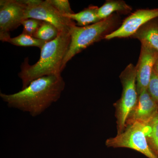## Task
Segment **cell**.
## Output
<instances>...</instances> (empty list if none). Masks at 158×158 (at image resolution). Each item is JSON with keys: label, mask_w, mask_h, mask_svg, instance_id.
Listing matches in <instances>:
<instances>
[{"label": "cell", "mask_w": 158, "mask_h": 158, "mask_svg": "<svg viewBox=\"0 0 158 158\" xmlns=\"http://www.w3.org/2000/svg\"><path fill=\"white\" fill-rule=\"evenodd\" d=\"M61 75L41 77L34 80L23 89L13 94L0 93L3 101L10 108L38 116L57 102L65 88Z\"/></svg>", "instance_id": "obj_1"}, {"label": "cell", "mask_w": 158, "mask_h": 158, "mask_svg": "<svg viewBox=\"0 0 158 158\" xmlns=\"http://www.w3.org/2000/svg\"><path fill=\"white\" fill-rule=\"evenodd\" d=\"M70 41L69 32H60L56 38L46 43L40 49V57L36 63L30 65L28 59L26 58L21 65V71L18 74L22 81V89L41 77L61 75L62 62Z\"/></svg>", "instance_id": "obj_2"}, {"label": "cell", "mask_w": 158, "mask_h": 158, "mask_svg": "<svg viewBox=\"0 0 158 158\" xmlns=\"http://www.w3.org/2000/svg\"><path fill=\"white\" fill-rule=\"evenodd\" d=\"M116 22V17L113 15L107 19L90 25L79 27L75 24L73 26L69 32L71 41L62 62V72L74 56L110 34V31L115 27Z\"/></svg>", "instance_id": "obj_3"}, {"label": "cell", "mask_w": 158, "mask_h": 158, "mask_svg": "<svg viewBox=\"0 0 158 158\" xmlns=\"http://www.w3.org/2000/svg\"><path fill=\"white\" fill-rule=\"evenodd\" d=\"M123 91L121 98L116 104L117 135L123 132L128 118L138 101L136 66L130 64L120 75Z\"/></svg>", "instance_id": "obj_4"}, {"label": "cell", "mask_w": 158, "mask_h": 158, "mask_svg": "<svg viewBox=\"0 0 158 158\" xmlns=\"http://www.w3.org/2000/svg\"><path fill=\"white\" fill-rule=\"evenodd\" d=\"M108 147L131 148L141 152L148 158H158L148 142L145 124L135 122L128 125L123 132L107 139Z\"/></svg>", "instance_id": "obj_5"}, {"label": "cell", "mask_w": 158, "mask_h": 158, "mask_svg": "<svg viewBox=\"0 0 158 158\" xmlns=\"http://www.w3.org/2000/svg\"><path fill=\"white\" fill-rule=\"evenodd\" d=\"M27 6L21 0L0 1V40L6 42L10 31L21 25L25 19Z\"/></svg>", "instance_id": "obj_6"}, {"label": "cell", "mask_w": 158, "mask_h": 158, "mask_svg": "<svg viewBox=\"0 0 158 158\" xmlns=\"http://www.w3.org/2000/svg\"><path fill=\"white\" fill-rule=\"evenodd\" d=\"M32 18L50 23L59 32H69L75 22L59 13L50 3L49 0L41 1L32 6L27 7L25 19Z\"/></svg>", "instance_id": "obj_7"}, {"label": "cell", "mask_w": 158, "mask_h": 158, "mask_svg": "<svg viewBox=\"0 0 158 158\" xmlns=\"http://www.w3.org/2000/svg\"><path fill=\"white\" fill-rule=\"evenodd\" d=\"M156 18H158V9L137 10L125 19L118 29L106 35L104 39L132 37L143 25Z\"/></svg>", "instance_id": "obj_8"}, {"label": "cell", "mask_w": 158, "mask_h": 158, "mask_svg": "<svg viewBox=\"0 0 158 158\" xmlns=\"http://www.w3.org/2000/svg\"><path fill=\"white\" fill-rule=\"evenodd\" d=\"M158 59V52L144 43H141V52L137 70V88L139 95L147 90L154 67Z\"/></svg>", "instance_id": "obj_9"}, {"label": "cell", "mask_w": 158, "mask_h": 158, "mask_svg": "<svg viewBox=\"0 0 158 158\" xmlns=\"http://www.w3.org/2000/svg\"><path fill=\"white\" fill-rule=\"evenodd\" d=\"M158 104L146 90L138 95L135 107L128 118L126 127L135 122L146 124L157 116Z\"/></svg>", "instance_id": "obj_10"}, {"label": "cell", "mask_w": 158, "mask_h": 158, "mask_svg": "<svg viewBox=\"0 0 158 158\" xmlns=\"http://www.w3.org/2000/svg\"><path fill=\"white\" fill-rule=\"evenodd\" d=\"M131 37L139 40L141 43L147 44L158 52V18L144 24Z\"/></svg>", "instance_id": "obj_11"}, {"label": "cell", "mask_w": 158, "mask_h": 158, "mask_svg": "<svg viewBox=\"0 0 158 158\" xmlns=\"http://www.w3.org/2000/svg\"><path fill=\"white\" fill-rule=\"evenodd\" d=\"M98 8L96 6H89L78 13L66 15L65 16L73 21H76L77 26L85 27L101 21L98 17Z\"/></svg>", "instance_id": "obj_12"}, {"label": "cell", "mask_w": 158, "mask_h": 158, "mask_svg": "<svg viewBox=\"0 0 158 158\" xmlns=\"http://www.w3.org/2000/svg\"><path fill=\"white\" fill-rule=\"evenodd\" d=\"M132 8L121 0H108L98 9V15L100 19H107L116 11L128 12L131 11Z\"/></svg>", "instance_id": "obj_13"}, {"label": "cell", "mask_w": 158, "mask_h": 158, "mask_svg": "<svg viewBox=\"0 0 158 158\" xmlns=\"http://www.w3.org/2000/svg\"><path fill=\"white\" fill-rule=\"evenodd\" d=\"M145 128L150 147L158 156V115L145 124Z\"/></svg>", "instance_id": "obj_14"}, {"label": "cell", "mask_w": 158, "mask_h": 158, "mask_svg": "<svg viewBox=\"0 0 158 158\" xmlns=\"http://www.w3.org/2000/svg\"><path fill=\"white\" fill-rule=\"evenodd\" d=\"M6 42L18 46L36 47L40 49L46 43L23 33L13 38L10 37Z\"/></svg>", "instance_id": "obj_15"}, {"label": "cell", "mask_w": 158, "mask_h": 158, "mask_svg": "<svg viewBox=\"0 0 158 158\" xmlns=\"http://www.w3.org/2000/svg\"><path fill=\"white\" fill-rule=\"evenodd\" d=\"M59 32L58 29L53 25L43 22L42 24L34 34V37L48 42L56 38Z\"/></svg>", "instance_id": "obj_16"}, {"label": "cell", "mask_w": 158, "mask_h": 158, "mask_svg": "<svg viewBox=\"0 0 158 158\" xmlns=\"http://www.w3.org/2000/svg\"><path fill=\"white\" fill-rule=\"evenodd\" d=\"M43 22L32 18L24 20L22 23V25L23 27V33L34 37V34L42 24Z\"/></svg>", "instance_id": "obj_17"}, {"label": "cell", "mask_w": 158, "mask_h": 158, "mask_svg": "<svg viewBox=\"0 0 158 158\" xmlns=\"http://www.w3.org/2000/svg\"><path fill=\"white\" fill-rule=\"evenodd\" d=\"M49 1L59 13L64 16L66 15L74 13L72 10L68 0H49Z\"/></svg>", "instance_id": "obj_18"}, {"label": "cell", "mask_w": 158, "mask_h": 158, "mask_svg": "<svg viewBox=\"0 0 158 158\" xmlns=\"http://www.w3.org/2000/svg\"><path fill=\"white\" fill-rule=\"evenodd\" d=\"M147 90L150 95L158 104V74L154 69Z\"/></svg>", "instance_id": "obj_19"}, {"label": "cell", "mask_w": 158, "mask_h": 158, "mask_svg": "<svg viewBox=\"0 0 158 158\" xmlns=\"http://www.w3.org/2000/svg\"><path fill=\"white\" fill-rule=\"evenodd\" d=\"M154 69L158 74V59L156 62L155 65L154 67Z\"/></svg>", "instance_id": "obj_20"}, {"label": "cell", "mask_w": 158, "mask_h": 158, "mask_svg": "<svg viewBox=\"0 0 158 158\" xmlns=\"http://www.w3.org/2000/svg\"></svg>", "instance_id": "obj_21"}]
</instances>
